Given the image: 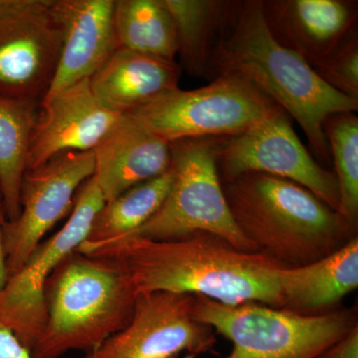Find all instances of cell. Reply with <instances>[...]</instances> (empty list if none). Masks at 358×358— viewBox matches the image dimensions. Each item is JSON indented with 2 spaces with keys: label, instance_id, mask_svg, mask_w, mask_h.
<instances>
[{
  "label": "cell",
  "instance_id": "1",
  "mask_svg": "<svg viewBox=\"0 0 358 358\" xmlns=\"http://www.w3.org/2000/svg\"><path fill=\"white\" fill-rule=\"evenodd\" d=\"M77 250L119 263L136 294L167 292L223 305L259 303L282 308L279 270L286 266L208 233L178 240L129 235Z\"/></svg>",
  "mask_w": 358,
  "mask_h": 358
},
{
  "label": "cell",
  "instance_id": "2",
  "mask_svg": "<svg viewBox=\"0 0 358 358\" xmlns=\"http://www.w3.org/2000/svg\"><path fill=\"white\" fill-rule=\"evenodd\" d=\"M244 80L298 122L320 162L331 160L327 117L357 112L358 101L329 87L312 66L278 43L264 20L261 0L235 1L212 51L209 78Z\"/></svg>",
  "mask_w": 358,
  "mask_h": 358
},
{
  "label": "cell",
  "instance_id": "3",
  "mask_svg": "<svg viewBox=\"0 0 358 358\" xmlns=\"http://www.w3.org/2000/svg\"><path fill=\"white\" fill-rule=\"evenodd\" d=\"M222 185L240 232L286 267L320 260L357 236L338 211L294 181L250 173Z\"/></svg>",
  "mask_w": 358,
  "mask_h": 358
},
{
  "label": "cell",
  "instance_id": "4",
  "mask_svg": "<svg viewBox=\"0 0 358 358\" xmlns=\"http://www.w3.org/2000/svg\"><path fill=\"white\" fill-rule=\"evenodd\" d=\"M136 296L119 263L76 250L45 282L46 320L32 346L33 358L94 352L127 327Z\"/></svg>",
  "mask_w": 358,
  "mask_h": 358
},
{
  "label": "cell",
  "instance_id": "5",
  "mask_svg": "<svg viewBox=\"0 0 358 358\" xmlns=\"http://www.w3.org/2000/svg\"><path fill=\"white\" fill-rule=\"evenodd\" d=\"M194 317L232 343L224 358H317L358 326L357 308L303 315L259 303L195 296Z\"/></svg>",
  "mask_w": 358,
  "mask_h": 358
},
{
  "label": "cell",
  "instance_id": "6",
  "mask_svg": "<svg viewBox=\"0 0 358 358\" xmlns=\"http://www.w3.org/2000/svg\"><path fill=\"white\" fill-rule=\"evenodd\" d=\"M218 138H186L169 143L173 181L154 217L133 235L178 240L196 233L222 238L237 249L256 252L240 232L224 193L217 166Z\"/></svg>",
  "mask_w": 358,
  "mask_h": 358
},
{
  "label": "cell",
  "instance_id": "7",
  "mask_svg": "<svg viewBox=\"0 0 358 358\" xmlns=\"http://www.w3.org/2000/svg\"><path fill=\"white\" fill-rule=\"evenodd\" d=\"M278 108L244 80L218 75L206 86L173 90L126 115L171 143L238 136Z\"/></svg>",
  "mask_w": 358,
  "mask_h": 358
},
{
  "label": "cell",
  "instance_id": "8",
  "mask_svg": "<svg viewBox=\"0 0 358 358\" xmlns=\"http://www.w3.org/2000/svg\"><path fill=\"white\" fill-rule=\"evenodd\" d=\"M217 166L222 183L250 173L270 174L303 186L338 210L336 174L313 159L281 108L244 133L218 138Z\"/></svg>",
  "mask_w": 358,
  "mask_h": 358
},
{
  "label": "cell",
  "instance_id": "9",
  "mask_svg": "<svg viewBox=\"0 0 358 358\" xmlns=\"http://www.w3.org/2000/svg\"><path fill=\"white\" fill-rule=\"evenodd\" d=\"M105 203L92 176L78 190L64 226L42 241L0 289V320L30 352L46 320L45 282L59 264L86 241L94 219Z\"/></svg>",
  "mask_w": 358,
  "mask_h": 358
},
{
  "label": "cell",
  "instance_id": "10",
  "mask_svg": "<svg viewBox=\"0 0 358 358\" xmlns=\"http://www.w3.org/2000/svg\"><path fill=\"white\" fill-rule=\"evenodd\" d=\"M93 152H68L26 171L21 185L20 212L3 230L8 277L18 270L49 232L70 215L75 197L94 176Z\"/></svg>",
  "mask_w": 358,
  "mask_h": 358
},
{
  "label": "cell",
  "instance_id": "11",
  "mask_svg": "<svg viewBox=\"0 0 358 358\" xmlns=\"http://www.w3.org/2000/svg\"><path fill=\"white\" fill-rule=\"evenodd\" d=\"M194 303L192 294H138L127 327L86 358H169L212 352L215 331L194 317Z\"/></svg>",
  "mask_w": 358,
  "mask_h": 358
},
{
  "label": "cell",
  "instance_id": "12",
  "mask_svg": "<svg viewBox=\"0 0 358 358\" xmlns=\"http://www.w3.org/2000/svg\"><path fill=\"white\" fill-rule=\"evenodd\" d=\"M53 0H28L0 21V96L41 102L57 68L62 31Z\"/></svg>",
  "mask_w": 358,
  "mask_h": 358
},
{
  "label": "cell",
  "instance_id": "13",
  "mask_svg": "<svg viewBox=\"0 0 358 358\" xmlns=\"http://www.w3.org/2000/svg\"><path fill=\"white\" fill-rule=\"evenodd\" d=\"M124 115L110 112L96 100L89 79L40 103L27 171L68 152H93Z\"/></svg>",
  "mask_w": 358,
  "mask_h": 358
},
{
  "label": "cell",
  "instance_id": "14",
  "mask_svg": "<svg viewBox=\"0 0 358 358\" xmlns=\"http://www.w3.org/2000/svg\"><path fill=\"white\" fill-rule=\"evenodd\" d=\"M52 14L62 31L55 74L41 103L96 74L117 48L115 0H53Z\"/></svg>",
  "mask_w": 358,
  "mask_h": 358
},
{
  "label": "cell",
  "instance_id": "15",
  "mask_svg": "<svg viewBox=\"0 0 358 358\" xmlns=\"http://www.w3.org/2000/svg\"><path fill=\"white\" fill-rule=\"evenodd\" d=\"M352 0H261L273 38L313 68L331 55L357 29Z\"/></svg>",
  "mask_w": 358,
  "mask_h": 358
},
{
  "label": "cell",
  "instance_id": "16",
  "mask_svg": "<svg viewBox=\"0 0 358 358\" xmlns=\"http://www.w3.org/2000/svg\"><path fill=\"white\" fill-rule=\"evenodd\" d=\"M93 178L106 202L171 166L169 143L124 115L93 150Z\"/></svg>",
  "mask_w": 358,
  "mask_h": 358
},
{
  "label": "cell",
  "instance_id": "17",
  "mask_svg": "<svg viewBox=\"0 0 358 358\" xmlns=\"http://www.w3.org/2000/svg\"><path fill=\"white\" fill-rule=\"evenodd\" d=\"M180 76L181 67L176 61L119 47L89 81L102 107L126 115L179 88Z\"/></svg>",
  "mask_w": 358,
  "mask_h": 358
},
{
  "label": "cell",
  "instance_id": "18",
  "mask_svg": "<svg viewBox=\"0 0 358 358\" xmlns=\"http://www.w3.org/2000/svg\"><path fill=\"white\" fill-rule=\"evenodd\" d=\"M279 280L282 310L303 315L327 313L357 289L358 237L315 262L280 268Z\"/></svg>",
  "mask_w": 358,
  "mask_h": 358
},
{
  "label": "cell",
  "instance_id": "19",
  "mask_svg": "<svg viewBox=\"0 0 358 358\" xmlns=\"http://www.w3.org/2000/svg\"><path fill=\"white\" fill-rule=\"evenodd\" d=\"M40 109L38 101L0 96V192L8 221L20 212V192Z\"/></svg>",
  "mask_w": 358,
  "mask_h": 358
},
{
  "label": "cell",
  "instance_id": "20",
  "mask_svg": "<svg viewBox=\"0 0 358 358\" xmlns=\"http://www.w3.org/2000/svg\"><path fill=\"white\" fill-rule=\"evenodd\" d=\"M173 15L178 55L193 77L209 78L212 51L234 1L166 0Z\"/></svg>",
  "mask_w": 358,
  "mask_h": 358
},
{
  "label": "cell",
  "instance_id": "21",
  "mask_svg": "<svg viewBox=\"0 0 358 358\" xmlns=\"http://www.w3.org/2000/svg\"><path fill=\"white\" fill-rule=\"evenodd\" d=\"M173 181V169L129 188L106 202L80 247L96 246L133 235L154 217L166 201Z\"/></svg>",
  "mask_w": 358,
  "mask_h": 358
},
{
  "label": "cell",
  "instance_id": "22",
  "mask_svg": "<svg viewBox=\"0 0 358 358\" xmlns=\"http://www.w3.org/2000/svg\"><path fill=\"white\" fill-rule=\"evenodd\" d=\"M114 22L120 48L176 61V25L166 0H115Z\"/></svg>",
  "mask_w": 358,
  "mask_h": 358
},
{
  "label": "cell",
  "instance_id": "23",
  "mask_svg": "<svg viewBox=\"0 0 358 358\" xmlns=\"http://www.w3.org/2000/svg\"><path fill=\"white\" fill-rule=\"evenodd\" d=\"M339 192L338 213L353 228L358 223V117L355 113L329 115L324 126Z\"/></svg>",
  "mask_w": 358,
  "mask_h": 358
},
{
  "label": "cell",
  "instance_id": "24",
  "mask_svg": "<svg viewBox=\"0 0 358 358\" xmlns=\"http://www.w3.org/2000/svg\"><path fill=\"white\" fill-rule=\"evenodd\" d=\"M329 87L358 101V34L355 30L324 62L313 68Z\"/></svg>",
  "mask_w": 358,
  "mask_h": 358
},
{
  "label": "cell",
  "instance_id": "25",
  "mask_svg": "<svg viewBox=\"0 0 358 358\" xmlns=\"http://www.w3.org/2000/svg\"><path fill=\"white\" fill-rule=\"evenodd\" d=\"M0 358H33L13 331L0 320Z\"/></svg>",
  "mask_w": 358,
  "mask_h": 358
},
{
  "label": "cell",
  "instance_id": "26",
  "mask_svg": "<svg viewBox=\"0 0 358 358\" xmlns=\"http://www.w3.org/2000/svg\"><path fill=\"white\" fill-rule=\"evenodd\" d=\"M317 358H358V326Z\"/></svg>",
  "mask_w": 358,
  "mask_h": 358
},
{
  "label": "cell",
  "instance_id": "27",
  "mask_svg": "<svg viewBox=\"0 0 358 358\" xmlns=\"http://www.w3.org/2000/svg\"><path fill=\"white\" fill-rule=\"evenodd\" d=\"M8 221L6 215V206L0 192V289L6 285L8 279L7 272L6 250H4L3 230L6 223Z\"/></svg>",
  "mask_w": 358,
  "mask_h": 358
},
{
  "label": "cell",
  "instance_id": "28",
  "mask_svg": "<svg viewBox=\"0 0 358 358\" xmlns=\"http://www.w3.org/2000/svg\"><path fill=\"white\" fill-rule=\"evenodd\" d=\"M28 0H0V21L27 4Z\"/></svg>",
  "mask_w": 358,
  "mask_h": 358
},
{
  "label": "cell",
  "instance_id": "29",
  "mask_svg": "<svg viewBox=\"0 0 358 358\" xmlns=\"http://www.w3.org/2000/svg\"><path fill=\"white\" fill-rule=\"evenodd\" d=\"M196 355H190V353H185L183 357H180V355H174V357H171L169 358H196Z\"/></svg>",
  "mask_w": 358,
  "mask_h": 358
}]
</instances>
